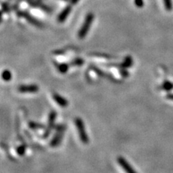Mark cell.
<instances>
[{
	"label": "cell",
	"instance_id": "ac0fdd59",
	"mask_svg": "<svg viewBox=\"0 0 173 173\" xmlns=\"http://www.w3.org/2000/svg\"><path fill=\"white\" fill-rule=\"evenodd\" d=\"M78 1H79V0H71V3H72V4H76Z\"/></svg>",
	"mask_w": 173,
	"mask_h": 173
},
{
	"label": "cell",
	"instance_id": "30bf717a",
	"mask_svg": "<svg viewBox=\"0 0 173 173\" xmlns=\"http://www.w3.org/2000/svg\"><path fill=\"white\" fill-rule=\"evenodd\" d=\"M12 78V74H11L10 71L8 70H5L2 73V79L5 81H10Z\"/></svg>",
	"mask_w": 173,
	"mask_h": 173
},
{
	"label": "cell",
	"instance_id": "e0dca14e",
	"mask_svg": "<svg viewBox=\"0 0 173 173\" xmlns=\"http://www.w3.org/2000/svg\"><path fill=\"white\" fill-rule=\"evenodd\" d=\"M167 98L168 99V100H173V94H169V95H167Z\"/></svg>",
	"mask_w": 173,
	"mask_h": 173
},
{
	"label": "cell",
	"instance_id": "2e32d148",
	"mask_svg": "<svg viewBox=\"0 0 173 173\" xmlns=\"http://www.w3.org/2000/svg\"><path fill=\"white\" fill-rule=\"evenodd\" d=\"M135 5L138 7H142L143 5V0H135Z\"/></svg>",
	"mask_w": 173,
	"mask_h": 173
},
{
	"label": "cell",
	"instance_id": "277c9868",
	"mask_svg": "<svg viewBox=\"0 0 173 173\" xmlns=\"http://www.w3.org/2000/svg\"><path fill=\"white\" fill-rule=\"evenodd\" d=\"M117 160L119 165L122 167L123 170L126 173H137V171L133 168V167H132L131 165L128 163V162L127 161L125 158H123V156H119Z\"/></svg>",
	"mask_w": 173,
	"mask_h": 173
},
{
	"label": "cell",
	"instance_id": "52a82bcc",
	"mask_svg": "<svg viewBox=\"0 0 173 173\" xmlns=\"http://www.w3.org/2000/svg\"><path fill=\"white\" fill-rule=\"evenodd\" d=\"M53 100L56 101V102L58 105H60L61 107H63V108H66V107L68 106V101L66 100L64 97L62 96H61L60 95L57 93H53Z\"/></svg>",
	"mask_w": 173,
	"mask_h": 173
},
{
	"label": "cell",
	"instance_id": "6da1fadb",
	"mask_svg": "<svg viewBox=\"0 0 173 173\" xmlns=\"http://www.w3.org/2000/svg\"><path fill=\"white\" fill-rule=\"evenodd\" d=\"M75 124H76L77 131H78L79 136H80V140L84 144L89 143V137L85 130V126H84V122L80 118H77L75 119Z\"/></svg>",
	"mask_w": 173,
	"mask_h": 173
},
{
	"label": "cell",
	"instance_id": "7a4b0ae2",
	"mask_svg": "<svg viewBox=\"0 0 173 173\" xmlns=\"http://www.w3.org/2000/svg\"><path fill=\"white\" fill-rule=\"evenodd\" d=\"M93 20H94L93 14L89 13L87 15H86L83 25H82V27H81V29L78 33L79 38H81V39L84 38V37L86 36V35L87 34L88 31H89L90 28V26H91L92 25V23L93 22Z\"/></svg>",
	"mask_w": 173,
	"mask_h": 173
},
{
	"label": "cell",
	"instance_id": "ba28073f",
	"mask_svg": "<svg viewBox=\"0 0 173 173\" xmlns=\"http://www.w3.org/2000/svg\"><path fill=\"white\" fill-rule=\"evenodd\" d=\"M70 12H71V7L68 6V7H66V8L64 9V10L62 11L61 12L59 16H58V21H59L60 23H61V22H64V20L67 19V17H68V15L69 14Z\"/></svg>",
	"mask_w": 173,
	"mask_h": 173
},
{
	"label": "cell",
	"instance_id": "8992f818",
	"mask_svg": "<svg viewBox=\"0 0 173 173\" xmlns=\"http://www.w3.org/2000/svg\"><path fill=\"white\" fill-rule=\"evenodd\" d=\"M56 113L55 111H51L50 114H49V126H48V129L46 131V133L44 134V137H49V135L50 134L51 130L52 129L54 126V123L55 120H56Z\"/></svg>",
	"mask_w": 173,
	"mask_h": 173
},
{
	"label": "cell",
	"instance_id": "3957f363",
	"mask_svg": "<svg viewBox=\"0 0 173 173\" xmlns=\"http://www.w3.org/2000/svg\"><path fill=\"white\" fill-rule=\"evenodd\" d=\"M64 129H65V127L64 126H62V125L61 126H58V128H57L56 134L54 136L52 141H51V146L55 147L59 145V143H61V141L62 140V138H63Z\"/></svg>",
	"mask_w": 173,
	"mask_h": 173
},
{
	"label": "cell",
	"instance_id": "7c38bea8",
	"mask_svg": "<svg viewBox=\"0 0 173 173\" xmlns=\"http://www.w3.org/2000/svg\"><path fill=\"white\" fill-rule=\"evenodd\" d=\"M29 126H30L31 128H33V129L44 128V126H43V125L40 124V123H35V122H30V123H29Z\"/></svg>",
	"mask_w": 173,
	"mask_h": 173
},
{
	"label": "cell",
	"instance_id": "5bb4252c",
	"mask_svg": "<svg viewBox=\"0 0 173 173\" xmlns=\"http://www.w3.org/2000/svg\"><path fill=\"white\" fill-rule=\"evenodd\" d=\"M58 69H59L61 72L65 73L68 69V66L66 65V64H61V65L58 66Z\"/></svg>",
	"mask_w": 173,
	"mask_h": 173
},
{
	"label": "cell",
	"instance_id": "9c48e42d",
	"mask_svg": "<svg viewBox=\"0 0 173 173\" xmlns=\"http://www.w3.org/2000/svg\"><path fill=\"white\" fill-rule=\"evenodd\" d=\"M161 88L165 91H170V90H173V83L169 82V81H165L162 85Z\"/></svg>",
	"mask_w": 173,
	"mask_h": 173
},
{
	"label": "cell",
	"instance_id": "4fadbf2b",
	"mask_svg": "<svg viewBox=\"0 0 173 173\" xmlns=\"http://www.w3.org/2000/svg\"><path fill=\"white\" fill-rule=\"evenodd\" d=\"M23 15H25V18H26L27 20H30V21H31L33 23V24H35V25H38V26H40V24L38 23V21H37V20H33L32 18V17H30V16H28L27 15V14H23Z\"/></svg>",
	"mask_w": 173,
	"mask_h": 173
},
{
	"label": "cell",
	"instance_id": "8fae6325",
	"mask_svg": "<svg viewBox=\"0 0 173 173\" xmlns=\"http://www.w3.org/2000/svg\"><path fill=\"white\" fill-rule=\"evenodd\" d=\"M163 2H164V5H165V9H166L167 11L172 10V0H163Z\"/></svg>",
	"mask_w": 173,
	"mask_h": 173
},
{
	"label": "cell",
	"instance_id": "9a60e30c",
	"mask_svg": "<svg viewBox=\"0 0 173 173\" xmlns=\"http://www.w3.org/2000/svg\"><path fill=\"white\" fill-rule=\"evenodd\" d=\"M17 153L20 154V155H23V154H25V147L24 146H20L17 148Z\"/></svg>",
	"mask_w": 173,
	"mask_h": 173
},
{
	"label": "cell",
	"instance_id": "5b68a950",
	"mask_svg": "<svg viewBox=\"0 0 173 173\" xmlns=\"http://www.w3.org/2000/svg\"><path fill=\"white\" fill-rule=\"evenodd\" d=\"M39 88L36 84L30 85H20L18 87V91L22 93H35L38 91Z\"/></svg>",
	"mask_w": 173,
	"mask_h": 173
}]
</instances>
